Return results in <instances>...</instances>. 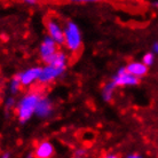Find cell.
I'll list each match as a JSON object with an SVG mask.
<instances>
[{"instance_id":"obj_1","label":"cell","mask_w":158,"mask_h":158,"mask_svg":"<svg viewBox=\"0 0 158 158\" xmlns=\"http://www.w3.org/2000/svg\"><path fill=\"white\" fill-rule=\"evenodd\" d=\"M40 96V92L38 91H30L21 98L15 107V114L17 116V119L21 123H27L28 120L35 116L36 108L38 104Z\"/></svg>"},{"instance_id":"obj_2","label":"cell","mask_w":158,"mask_h":158,"mask_svg":"<svg viewBox=\"0 0 158 158\" xmlns=\"http://www.w3.org/2000/svg\"><path fill=\"white\" fill-rule=\"evenodd\" d=\"M64 46L70 53H78L83 47V35L78 24L68 21L64 24Z\"/></svg>"},{"instance_id":"obj_3","label":"cell","mask_w":158,"mask_h":158,"mask_svg":"<svg viewBox=\"0 0 158 158\" xmlns=\"http://www.w3.org/2000/svg\"><path fill=\"white\" fill-rule=\"evenodd\" d=\"M46 31L47 35L57 43L59 46L64 45V27L55 16H48L46 19Z\"/></svg>"},{"instance_id":"obj_4","label":"cell","mask_w":158,"mask_h":158,"mask_svg":"<svg viewBox=\"0 0 158 158\" xmlns=\"http://www.w3.org/2000/svg\"><path fill=\"white\" fill-rule=\"evenodd\" d=\"M67 68L62 67H56L53 64L46 63L44 67H41V71H40L39 76V81L43 85H48L56 81L59 78H61L63 76L64 71H65Z\"/></svg>"},{"instance_id":"obj_5","label":"cell","mask_w":158,"mask_h":158,"mask_svg":"<svg viewBox=\"0 0 158 158\" xmlns=\"http://www.w3.org/2000/svg\"><path fill=\"white\" fill-rule=\"evenodd\" d=\"M57 51H59V45H57V43L54 39H52L51 37L47 35L43 39V41H41V44H40L39 46L40 59H41V61L45 64L48 63Z\"/></svg>"},{"instance_id":"obj_6","label":"cell","mask_w":158,"mask_h":158,"mask_svg":"<svg viewBox=\"0 0 158 158\" xmlns=\"http://www.w3.org/2000/svg\"><path fill=\"white\" fill-rule=\"evenodd\" d=\"M112 80L117 85V87H133L140 83V78L130 73L125 67L119 68L116 75L112 77Z\"/></svg>"},{"instance_id":"obj_7","label":"cell","mask_w":158,"mask_h":158,"mask_svg":"<svg viewBox=\"0 0 158 158\" xmlns=\"http://www.w3.org/2000/svg\"><path fill=\"white\" fill-rule=\"evenodd\" d=\"M54 112V104L52 102V100L47 96H40L38 104L36 108V112L35 115L40 119H46L49 118Z\"/></svg>"},{"instance_id":"obj_8","label":"cell","mask_w":158,"mask_h":158,"mask_svg":"<svg viewBox=\"0 0 158 158\" xmlns=\"http://www.w3.org/2000/svg\"><path fill=\"white\" fill-rule=\"evenodd\" d=\"M41 67H32L19 73V78L23 87H30L39 80Z\"/></svg>"},{"instance_id":"obj_9","label":"cell","mask_w":158,"mask_h":158,"mask_svg":"<svg viewBox=\"0 0 158 158\" xmlns=\"http://www.w3.org/2000/svg\"><path fill=\"white\" fill-rule=\"evenodd\" d=\"M55 155V147L49 141H40L35 148L33 156L37 158H51Z\"/></svg>"},{"instance_id":"obj_10","label":"cell","mask_w":158,"mask_h":158,"mask_svg":"<svg viewBox=\"0 0 158 158\" xmlns=\"http://www.w3.org/2000/svg\"><path fill=\"white\" fill-rule=\"evenodd\" d=\"M125 68H126V70L130 73H132V75L138 77V78L144 77L148 73V69H149V67L146 65L142 61H132L130 63H127V65Z\"/></svg>"},{"instance_id":"obj_11","label":"cell","mask_w":158,"mask_h":158,"mask_svg":"<svg viewBox=\"0 0 158 158\" xmlns=\"http://www.w3.org/2000/svg\"><path fill=\"white\" fill-rule=\"evenodd\" d=\"M116 88H117V85L114 83V80H110V81L104 84L102 87V91H101L103 101H106V102L111 101L112 98H114V95H115Z\"/></svg>"},{"instance_id":"obj_12","label":"cell","mask_w":158,"mask_h":158,"mask_svg":"<svg viewBox=\"0 0 158 158\" xmlns=\"http://www.w3.org/2000/svg\"><path fill=\"white\" fill-rule=\"evenodd\" d=\"M68 62H69V57H68L67 53L62 51H57L48 63L53 64V65H56V67L67 68Z\"/></svg>"},{"instance_id":"obj_13","label":"cell","mask_w":158,"mask_h":158,"mask_svg":"<svg viewBox=\"0 0 158 158\" xmlns=\"http://www.w3.org/2000/svg\"><path fill=\"white\" fill-rule=\"evenodd\" d=\"M22 87L23 86H22V84H21V80H20V78H19V76H15V77H13V78L10 79V81H9V92H10L13 95L19 94Z\"/></svg>"},{"instance_id":"obj_14","label":"cell","mask_w":158,"mask_h":158,"mask_svg":"<svg viewBox=\"0 0 158 158\" xmlns=\"http://www.w3.org/2000/svg\"><path fill=\"white\" fill-rule=\"evenodd\" d=\"M155 53H152V52H149V53H146L144 55L142 56V61L143 63L146 64V65H148V67H151L152 64L155 63Z\"/></svg>"},{"instance_id":"obj_15","label":"cell","mask_w":158,"mask_h":158,"mask_svg":"<svg viewBox=\"0 0 158 158\" xmlns=\"http://www.w3.org/2000/svg\"><path fill=\"white\" fill-rule=\"evenodd\" d=\"M16 103H17V101H16L15 98L10 96V98H8V99L6 100V102H5V108H6L7 110H12V109H15Z\"/></svg>"},{"instance_id":"obj_16","label":"cell","mask_w":158,"mask_h":158,"mask_svg":"<svg viewBox=\"0 0 158 158\" xmlns=\"http://www.w3.org/2000/svg\"><path fill=\"white\" fill-rule=\"evenodd\" d=\"M85 156H87V150L85 148H78V149H76L73 151V157L81 158V157H85Z\"/></svg>"},{"instance_id":"obj_17","label":"cell","mask_w":158,"mask_h":158,"mask_svg":"<svg viewBox=\"0 0 158 158\" xmlns=\"http://www.w3.org/2000/svg\"><path fill=\"white\" fill-rule=\"evenodd\" d=\"M75 4H93V2H101L103 0H70Z\"/></svg>"},{"instance_id":"obj_18","label":"cell","mask_w":158,"mask_h":158,"mask_svg":"<svg viewBox=\"0 0 158 158\" xmlns=\"http://www.w3.org/2000/svg\"><path fill=\"white\" fill-rule=\"evenodd\" d=\"M151 51H152V53H155V54H158V41H155V43L152 44Z\"/></svg>"},{"instance_id":"obj_19","label":"cell","mask_w":158,"mask_h":158,"mask_svg":"<svg viewBox=\"0 0 158 158\" xmlns=\"http://www.w3.org/2000/svg\"><path fill=\"white\" fill-rule=\"evenodd\" d=\"M21 1L27 5H36V4H38L39 0H21Z\"/></svg>"},{"instance_id":"obj_20","label":"cell","mask_w":158,"mask_h":158,"mask_svg":"<svg viewBox=\"0 0 158 158\" xmlns=\"http://www.w3.org/2000/svg\"><path fill=\"white\" fill-rule=\"evenodd\" d=\"M126 157L127 158H141L142 156H141V155H139V154H128Z\"/></svg>"},{"instance_id":"obj_21","label":"cell","mask_w":158,"mask_h":158,"mask_svg":"<svg viewBox=\"0 0 158 158\" xmlns=\"http://www.w3.org/2000/svg\"><path fill=\"white\" fill-rule=\"evenodd\" d=\"M106 157L107 158H117L118 157V155L117 154H108V155H106Z\"/></svg>"},{"instance_id":"obj_22","label":"cell","mask_w":158,"mask_h":158,"mask_svg":"<svg viewBox=\"0 0 158 158\" xmlns=\"http://www.w3.org/2000/svg\"><path fill=\"white\" fill-rule=\"evenodd\" d=\"M1 157L8 158V157H10V154H9V152H8V154H2V155H1Z\"/></svg>"},{"instance_id":"obj_23","label":"cell","mask_w":158,"mask_h":158,"mask_svg":"<svg viewBox=\"0 0 158 158\" xmlns=\"http://www.w3.org/2000/svg\"><path fill=\"white\" fill-rule=\"evenodd\" d=\"M154 6H155V7H157V8H158V0L154 2Z\"/></svg>"}]
</instances>
